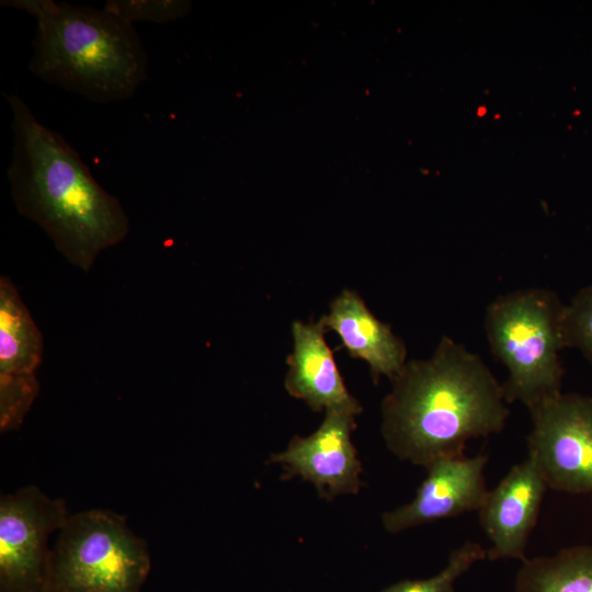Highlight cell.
I'll use <instances>...</instances> for the list:
<instances>
[{
  "mask_svg": "<svg viewBox=\"0 0 592 592\" xmlns=\"http://www.w3.org/2000/svg\"><path fill=\"white\" fill-rule=\"evenodd\" d=\"M565 309L557 294L543 288L515 291L488 306L485 328L491 352L508 371L506 402L531 410L561 392Z\"/></svg>",
  "mask_w": 592,
  "mask_h": 592,
  "instance_id": "cell-4",
  "label": "cell"
},
{
  "mask_svg": "<svg viewBox=\"0 0 592 592\" xmlns=\"http://www.w3.org/2000/svg\"><path fill=\"white\" fill-rule=\"evenodd\" d=\"M39 391L35 374L0 375V430L18 429Z\"/></svg>",
  "mask_w": 592,
  "mask_h": 592,
  "instance_id": "cell-16",
  "label": "cell"
},
{
  "mask_svg": "<svg viewBox=\"0 0 592 592\" xmlns=\"http://www.w3.org/2000/svg\"><path fill=\"white\" fill-rule=\"evenodd\" d=\"M4 96L12 115L7 171L12 201L68 262L88 272L102 251L126 238L128 217L59 133L45 126L18 94Z\"/></svg>",
  "mask_w": 592,
  "mask_h": 592,
  "instance_id": "cell-1",
  "label": "cell"
},
{
  "mask_svg": "<svg viewBox=\"0 0 592 592\" xmlns=\"http://www.w3.org/2000/svg\"><path fill=\"white\" fill-rule=\"evenodd\" d=\"M487 558V549L466 542L453 549L445 567L435 576L420 580H401L380 592H454L455 582L476 562Z\"/></svg>",
  "mask_w": 592,
  "mask_h": 592,
  "instance_id": "cell-15",
  "label": "cell"
},
{
  "mask_svg": "<svg viewBox=\"0 0 592 592\" xmlns=\"http://www.w3.org/2000/svg\"><path fill=\"white\" fill-rule=\"evenodd\" d=\"M488 457L479 454L441 458L425 469L428 475L409 503L382 516L384 528L391 533L433 521L478 511L488 493L485 467Z\"/></svg>",
  "mask_w": 592,
  "mask_h": 592,
  "instance_id": "cell-9",
  "label": "cell"
},
{
  "mask_svg": "<svg viewBox=\"0 0 592 592\" xmlns=\"http://www.w3.org/2000/svg\"><path fill=\"white\" fill-rule=\"evenodd\" d=\"M566 348H576L592 363V285L580 289L566 305L563 318Z\"/></svg>",
  "mask_w": 592,
  "mask_h": 592,
  "instance_id": "cell-18",
  "label": "cell"
},
{
  "mask_svg": "<svg viewBox=\"0 0 592 592\" xmlns=\"http://www.w3.org/2000/svg\"><path fill=\"white\" fill-rule=\"evenodd\" d=\"M64 500L35 486L0 500V592H46L48 537L69 517Z\"/></svg>",
  "mask_w": 592,
  "mask_h": 592,
  "instance_id": "cell-7",
  "label": "cell"
},
{
  "mask_svg": "<svg viewBox=\"0 0 592 592\" xmlns=\"http://www.w3.org/2000/svg\"><path fill=\"white\" fill-rule=\"evenodd\" d=\"M50 549L46 592H140L151 568L147 543L123 515H69Z\"/></svg>",
  "mask_w": 592,
  "mask_h": 592,
  "instance_id": "cell-5",
  "label": "cell"
},
{
  "mask_svg": "<svg viewBox=\"0 0 592 592\" xmlns=\"http://www.w3.org/2000/svg\"><path fill=\"white\" fill-rule=\"evenodd\" d=\"M43 337L15 285L0 278V375H30L42 363Z\"/></svg>",
  "mask_w": 592,
  "mask_h": 592,
  "instance_id": "cell-13",
  "label": "cell"
},
{
  "mask_svg": "<svg viewBox=\"0 0 592 592\" xmlns=\"http://www.w3.org/2000/svg\"><path fill=\"white\" fill-rule=\"evenodd\" d=\"M547 488L536 460L527 455L488 490L478 510L480 525L492 544L488 559H526L527 540Z\"/></svg>",
  "mask_w": 592,
  "mask_h": 592,
  "instance_id": "cell-10",
  "label": "cell"
},
{
  "mask_svg": "<svg viewBox=\"0 0 592 592\" xmlns=\"http://www.w3.org/2000/svg\"><path fill=\"white\" fill-rule=\"evenodd\" d=\"M327 331L321 319L309 323L293 322L294 349L286 360L285 389L314 411L338 410L357 415L362 407L345 387L326 342Z\"/></svg>",
  "mask_w": 592,
  "mask_h": 592,
  "instance_id": "cell-11",
  "label": "cell"
},
{
  "mask_svg": "<svg viewBox=\"0 0 592 592\" xmlns=\"http://www.w3.org/2000/svg\"><path fill=\"white\" fill-rule=\"evenodd\" d=\"M36 21L29 68L42 81L90 102L134 96L148 76V56L133 24L106 9L53 0H4Z\"/></svg>",
  "mask_w": 592,
  "mask_h": 592,
  "instance_id": "cell-3",
  "label": "cell"
},
{
  "mask_svg": "<svg viewBox=\"0 0 592 592\" xmlns=\"http://www.w3.org/2000/svg\"><path fill=\"white\" fill-rule=\"evenodd\" d=\"M382 402V435L398 458L429 467L465 455L471 439L503 430L502 385L477 354L443 337L426 360L407 362Z\"/></svg>",
  "mask_w": 592,
  "mask_h": 592,
  "instance_id": "cell-2",
  "label": "cell"
},
{
  "mask_svg": "<svg viewBox=\"0 0 592 592\" xmlns=\"http://www.w3.org/2000/svg\"><path fill=\"white\" fill-rule=\"evenodd\" d=\"M527 455L548 486L568 493L592 491V397L562 394L530 410Z\"/></svg>",
  "mask_w": 592,
  "mask_h": 592,
  "instance_id": "cell-6",
  "label": "cell"
},
{
  "mask_svg": "<svg viewBox=\"0 0 592 592\" xmlns=\"http://www.w3.org/2000/svg\"><path fill=\"white\" fill-rule=\"evenodd\" d=\"M514 592H592V544L525 559Z\"/></svg>",
  "mask_w": 592,
  "mask_h": 592,
  "instance_id": "cell-14",
  "label": "cell"
},
{
  "mask_svg": "<svg viewBox=\"0 0 592 592\" xmlns=\"http://www.w3.org/2000/svg\"><path fill=\"white\" fill-rule=\"evenodd\" d=\"M124 21L168 23L186 15L189 1L182 0H110L103 7Z\"/></svg>",
  "mask_w": 592,
  "mask_h": 592,
  "instance_id": "cell-17",
  "label": "cell"
},
{
  "mask_svg": "<svg viewBox=\"0 0 592 592\" xmlns=\"http://www.w3.org/2000/svg\"><path fill=\"white\" fill-rule=\"evenodd\" d=\"M321 320L327 330L340 337L343 348L352 357L369 365L375 383L380 376L392 382L406 365L403 341L391 331L389 325L373 315L356 292L342 291Z\"/></svg>",
  "mask_w": 592,
  "mask_h": 592,
  "instance_id": "cell-12",
  "label": "cell"
},
{
  "mask_svg": "<svg viewBox=\"0 0 592 592\" xmlns=\"http://www.w3.org/2000/svg\"><path fill=\"white\" fill-rule=\"evenodd\" d=\"M355 428V415L327 410L312 434L294 436L285 451L271 456L270 463L283 467V478L298 476L314 485L322 499L355 494L362 485V465L351 440Z\"/></svg>",
  "mask_w": 592,
  "mask_h": 592,
  "instance_id": "cell-8",
  "label": "cell"
}]
</instances>
